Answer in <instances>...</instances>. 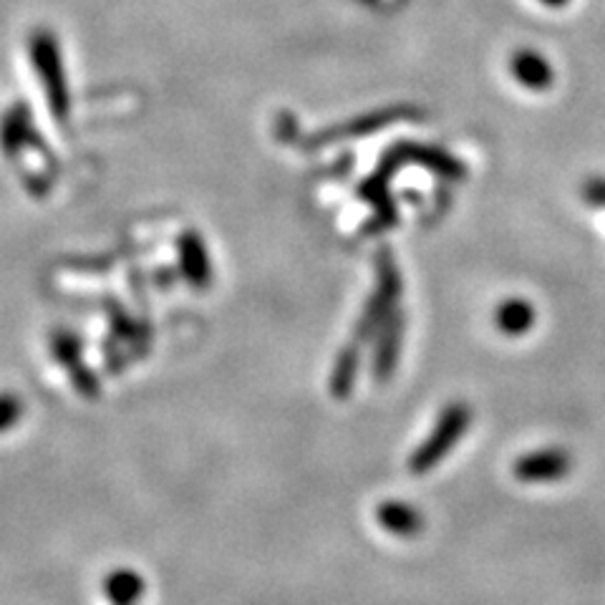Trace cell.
<instances>
[{"instance_id": "8fae6325", "label": "cell", "mask_w": 605, "mask_h": 605, "mask_svg": "<svg viewBox=\"0 0 605 605\" xmlns=\"http://www.w3.org/2000/svg\"><path fill=\"white\" fill-rule=\"evenodd\" d=\"M376 522L386 532L397 534V538H414V534L424 530L422 512L409 503H399V499H389V503L376 507Z\"/></svg>"}, {"instance_id": "7a4b0ae2", "label": "cell", "mask_w": 605, "mask_h": 605, "mask_svg": "<svg viewBox=\"0 0 605 605\" xmlns=\"http://www.w3.org/2000/svg\"><path fill=\"white\" fill-rule=\"evenodd\" d=\"M376 276H379L376 278V291L368 298L364 315L358 318L354 328V338H350V344L356 346H366L374 336H379V331L383 328V323L391 318V313L397 311V303L401 298V273L389 250L379 252Z\"/></svg>"}, {"instance_id": "ac0fdd59", "label": "cell", "mask_w": 605, "mask_h": 605, "mask_svg": "<svg viewBox=\"0 0 605 605\" xmlns=\"http://www.w3.org/2000/svg\"><path fill=\"white\" fill-rule=\"evenodd\" d=\"M540 3L548 6V8H563V6L570 3V0H540Z\"/></svg>"}, {"instance_id": "2e32d148", "label": "cell", "mask_w": 605, "mask_h": 605, "mask_svg": "<svg viewBox=\"0 0 605 605\" xmlns=\"http://www.w3.org/2000/svg\"><path fill=\"white\" fill-rule=\"evenodd\" d=\"M25 414V403L13 391H0V434L11 432L19 426Z\"/></svg>"}, {"instance_id": "5bb4252c", "label": "cell", "mask_w": 605, "mask_h": 605, "mask_svg": "<svg viewBox=\"0 0 605 605\" xmlns=\"http://www.w3.org/2000/svg\"><path fill=\"white\" fill-rule=\"evenodd\" d=\"M358 358H361V346L350 344L341 348L336 356V366H333L331 374V393L336 399H346L350 391H354L356 376H358Z\"/></svg>"}, {"instance_id": "8992f818", "label": "cell", "mask_w": 605, "mask_h": 605, "mask_svg": "<svg viewBox=\"0 0 605 605\" xmlns=\"http://www.w3.org/2000/svg\"><path fill=\"white\" fill-rule=\"evenodd\" d=\"M39 131L33 127V111L25 101H13L0 117V152L8 160H19L29 149L36 147Z\"/></svg>"}, {"instance_id": "e0dca14e", "label": "cell", "mask_w": 605, "mask_h": 605, "mask_svg": "<svg viewBox=\"0 0 605 605\" xmlns=\"http://www.w3.org/2000/svg\"><path fill=\"white\" fill-rule=\"evenodd\" d=\"M583 199L591 207H605V177H593L583 184Z\"/></svg>"}, {"instance_id": "277c9868", "label": "cell", "mask_w": 605, "mask_h": 605, "mask_svg": "<svg viewBox=\"0 0 605 605\" xmlns=\"http://www.w3.org/2000/svg\"><path fill=\"white\" fill-rule=\"evenodd\" d=\"M403 164L426 166V170H432L434 174H442V177H446V180H462L464 174H467L462 162L454 160L452 154H446L444 149L429 147V144H411V142L391 147L389 152L381 156L379 170H376L374 174L376 177H381L383 182H389L391 174Z\"/></svg>"}, {"instance_id": "9c48e42d", "label": "cell", "mask_w": 605, "mask_h": 605, "mask_svg": "<svg viewBox=\"0 0 605 605\" xmlns=\"http://www.w3.org/2000/svg\"><path fill=\"white\" fill-rule=\"evenodd\" d=\"M403 331H407V315L397 309L379 331V344H376V354H374L376 381H389L391 374L397 371Z\"/></svg>"}, {"instance_id": "ba28073f", "label": "cell", "mask_w": 605, "mask_h": 605, "mask_svg": "<svg viewBox=\"0 0 605 605\" xmlns=\"http://www.w3.org/2000/svg\"><path fill=\"white\" fill-rule=\"evenodd\" d=\"M409 109L407 107H391V109H381V111H374L368 114V117H358L354 121H348V125H341V127H331L326 131H321V134L311 137V147H326V144H336V142H344V139H354V137H366V134H374V131H379L383 127L393 125V121H399L403 117H409Z\"/></svg>"}, {"instance_id": "7c38bea8", "label": "cell", "mask_w": 605, "mask_h": 605, "mask_svg": "<svg viewBox=\"0 0 605 605\" xmlns=\"http://www.w3.org/2000/svg\"><path fill=\"white\" fill-rule=\"evenodd\" d=\"M534 321H538V313H534L532 303L525 301V298H507L495 311L497 331L510 338L530 333L534 328Z\"/></svg>"}, {"instance_id": "30bf717a", "label": "cell", "mask_w": 605, "mask_h": 605, "mask_svg": "<svg viewBox=\"0 0 605 605\" xmlns=\"http://www.w3.org/2000/svg\"><path fill=\"white\" fill-rule=\"evenodd\" d=\"M510 72L517 78V84L525 86L528 91H548L552 82H555V72H552L550 61L534 48L515 51Z\"/></svg>"}, {"instance_id": "52a82bcc", "label": "cell", "mask_w": 605, "mask_h": 605, "mask_svg": "<svg viewBox=\"0 0 605 605\" xmlns=\"http://www.w3.org/2000/svg\"><path fill=\"white\" fill-rule=\"evenodd\" d=\"M180 270L195 291H207L213 283V260H209L207 245L195 230H187L177 240Z\"/></svg>"}, {"instance_id": "6da1fadb", "label": "cell", "mask_w": 605, "mask_h": 605, "mask_svg": "<svg viewBox=\"0 0 605 605\" xmlns=\"http://www.w3.org/2000/svg\"><path fill=\"white\" fill-rule=\"evenodd\" d=\"M29 58L39 84L46 94L48 109L58 125H66L72 117V89H68V74L64 66V51L54 31L36 29L29 39Z\"/></svg>"}, {"instance_id": "3957f363", "label": "cell", "mask_w": 605, "mask_h": 605, "mask_svg": "<svg viewBox=\"0 0 605 605\" xmlns=\"http://www.w3.org/2000/svg\"><path fill=\"white\" fill-rule=\"evenodd\" d=\"M469 424H472V411L467 403L462 401L450 403V407L440 414V419H436L432 434H429L424 444L411 454L409 469L414 472V475H426V472H432L436 464H440L446 454L457 446L462 436L467 434Z\"/></svg>"}, {"instance_id": "5b68a950", "label": "cell", "mask_w": 605, "mask_h": 605, "mask_svg": "<svg viewBox=\"0 0 605 605\" xmlns=\"http://www.w3.org/2000/svg\"><path fill=\"white\" fill-rule=\"evenodd\" d=\"M51 354H54L58 366L68 374L74 389L82 393V397H86V399L99 397L101 383H99V379H96V374L91 371V368L86 366L82 341H78L74 331L56 328L54 333H51Z\"/></svg>"}, {"instance_id": "9a60e30c", "label": "cell", "mask_w": 605, "mask_h": 605, "mask_svg": "<svg viewBox=\"0 0 605 605\" xmlns=\"http://www.w3.org/2000/svg\"><path fill=\"white\" fill-rule=\"evenodd\" d=\"M104 593L114 605H134L144 595V581L131 570H117L104 581Z\"/></svg>"}, {"instance_id": "4fadbf2b", "label": "cell", "mask_w": 605, "mask_h": 605, "mask_svg": "<svg viewBox=\"0 0 605 605\" xmlns=\"http://www.w3.org/2000/svg\"><path fill=\"white\" fill-rule=\"evenodd\" d=\"M568 469V457L560 452H534L530 457L517 460L515 475L520 479H552Z\"/></svg>"}]
</instances>
